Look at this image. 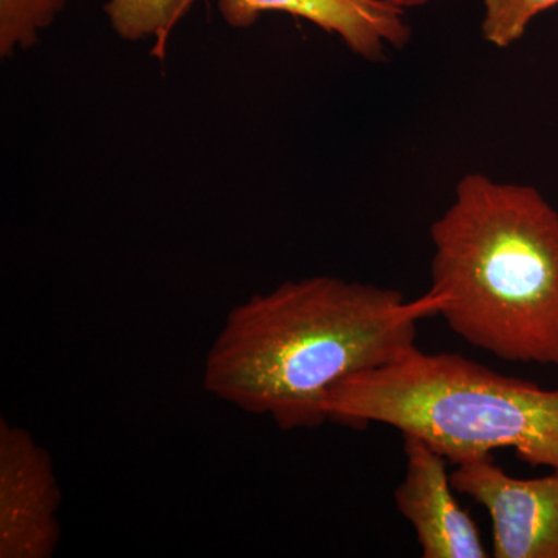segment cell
<instances>
[{"label": "cell", "mask_w": 558, "mask_h": 558, "mask_svg": "<svg viewBox=\"0 0 558 558\" xmlns=\"http://www.w3.org/2000/svg\"><path fill=\"white\" fill-rule=\"evenodd\" d=\"M442 301L432 289L407 300L396 289L337 277L282 282L227 314L202 384L284 432L319 428L329 421V389L416 348L418 322L439 317Z\"/></svg>", "instance_id": "obj_1"}, {"label": "cell", "mask_w": 558, "mask_h": 558, "mask_svg": "<svg viewBox=\"0 0 558 558\" xmlns=\"http://www.w3.org/2000/svg\"><path fill=\"white\" fill-rule=\"evenodd\" d=\"M439 317L472 347L558 369V213L537 190L468 174L429 229Z\"/></svg>", "instance_id": "obj_2"}, {"label": "cell", "mask_w": 558, "mask_h": 558, "mask_svg": "<svg viewBox=\"0 0 558 558\" xmlns=\"http://www.w3.org/2000/svg\"><path fill=\"white\" fill-rule=\"evenodd\" d=\"M323 407L329 421L384 424L424 440L453 465L509 449L531 468L558 472V389L457 352L413 348L333 385Z\"/></svg>", "instance_id": "obj_3"}, {"label": "cell", "mask_w": 558, "mask_h": 558, "mask_svg": "<svg viewBox=\"0 0 558 558\" xmlns=\"http://www.w3.org/2000/svg\"><path fill=\"white\" fill-rule=\"evenodd\" d=\"M53 459L27 428L0 418V558H51L61 543Z\"/></svg>", "instance_id": "obj_4"}, {"label": "cell", "mask_w": 558, "mask_h": 558, "mask_svg": "<svg viewBox=\"0 0 558 558\" xmlns=\"http://www.w3.org/2000/svg\"><path fill=\"white\" fill-rule=\"evenodd\" d=\"M459 494L487 510L495 558H558V472L515 478L494 454L461 462L451 473Z\"/></svg>", "instance_id": "obj_5"}, {"label": "cell", "mask_w": 558, "mask_h": 558, "mask_svg": "<svg viewBox=\"0 0 558 558\" xmlns=\"http://www.w3.org/2000/svg\"><path fill=\"white\" fill-rule=\"evenodd\" d=\"M407 469L395 501L424 558H486L480 529L454 498L449 461L414 436H403Z\"/></svg>", "instance_id": "obj_6"}, {"label": "cell", "mask_w": 558, "mask_h": 558, "mask_svg": "<svg viewBox=\"0 0 558 558\" xmlns=\"http://www.w3.org/2000/svg\"><path fill=\"white\" fill-rule=\"evenodd\" d=\"M222 20L233 28H248L269 11L292 14L339 36L359 57L384 58L388 46H405L410 27L391 0H218Z\"/></svg>", "instance_id": "obj_7"}, {"label": "cell", "mask_w": 558, "mask_h": 558, "mask_svg": "<svg viewBox=\"0 0 558 558\" xmlns=\"http://www.w3.org/2000/svg\"><path fill=\"white\" fill-rule=\"evenodd\" d=\"M193 3L194 0H109L105 13L121 39H156L154 53L163 54L171 32Z\"/></svg>", "instance_id": "obj_8"}, {"label": "cell", "mask_w": 558, "mask_h": 558, "mask_svg": "<svg viewBox=\"0 0 558 558\" xmlns=\"http://www.w3.org/2000/svg\"><path fill=\"white\" fill-rule=\"evenodd\" d=\"M68 0H0V54L10 58L38 43Z\"/></svg>", "instance_id": "obj_9"}, {"label": "cell", "mask_w": 558, "mask_h": 558, "mask_svg": "<svg viewBox=\"0 0 558 558\" xmlns=\"http://www.w3.org/2000/svg\"><path fill=\"white\" fill-rule=\"evenodd\" d=\"M557 3L558 0H484V39L506 49L523 38L539 13Z\"/></svg>", "instance_id": "obj_10"}, {"label": "cell", "mask_w": 558, "mask_h": 558, "mask_svg": "<svg viewBox=\"0 0 558 558\" xmlns=\"http://www.w3.org/2000/svg\"><path fill=\"white\" fill-rule=\"evenodd\" d=\"M395 5H398L399 9H414V7H422L428 2V0H391Z\"/></svg>", "instance_id": "obj_11"}]
</instances>
